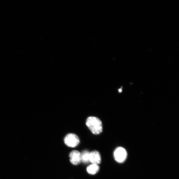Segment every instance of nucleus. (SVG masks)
Segmentation results:
<instances>
[{
	"label": "nucleus",
	"instance_id": "obj_1",
	"mask_svg": "<svg viewBox=\"0 0 179 179\" xmlns=\"http://www.w3.org/2000/svg\"><path fill=\"white\" fill-rule=\"evenodd\" d=\"M86 125L94 134L98 135L103 131L101 121L97 117H89L87 120Z\"/></svg>",
	"mask_w": 179,
	"mask_h": 179
},
{
	"label": "nucleus",
	"instance_id": "obj_2",
	"mask_svg": "<svg viewBox=\"0 0 179 179\" xmlns=\"http://www.w3.org/2000/svg\"><path fill=\"white\" fill-rule=\"evenodd\" d=\"M65 144L68 146L74 148L78 146L80 142L79 137L73 134H69L66 136L64 139Z\"/></svg>",
	"mask_w": 179,
	"mask_h": 179
},
{
	"label": "nucleus",
	"instance_id": "obj_3",
	"mask_svg": "<svg viewBox=\"0 0 179 179\" xmlns=\"http://www.w3.org/2000/svg\"><path fill=\"white\" fill-rule=\"evenodd\" d=\"M114 157L117 162L120 163H123L127 157V152L123 148H117L114 152Z\"/></svg>",
	"mask_w": 179,
	"mask_h": 179
},
{
	"label": "nucleus",
	"instance_id": "obj_4",
	"mask_svg": "<svg viewBox=\"0 0 179 179\" xmlns=\"http://www.w3.org/2000/svg\"><path fill=\"white\" fill-rule=\"evenodd\" d=\"M69 157L72 164L77 165L81 162V153L78 151L74 150L70 153Z\"/></svg>",
	"mask_w": 179,
	"mask_h": 179
},
{
	"label": "nucleus",
	"instance_id": "obj_5",
	"mask_svg": "<svg viewBox=\"0 0 179 179\" xmlns=\"http://www.w3.org/2000/svg\"><path fill=\"white\" fill-rule=\"evenodd\" d=\"M90 162L92 164L98 165L101 161V158L100 153L97 151H93L90 152Z\"/></svg>",
	"mask_w": 179,
	"mask_h": 179
},
{
	"label": "nucleus",
	"instance_id": "obj_6",
	"mask_svg": "<svg viewBox=\"0 0 179 179\" xmlns=\"http://www.w3.org/2000/svg\"><path fill=\"white\" fill-rule=\"evenodd\" d=\"M100 169L98 165L92 164L87 168V171L90 175H94L98 172Z\"/></svg>",
	"mask_w": 179,
	"mask_h": 179
},
{
	"label": "nucleus",
	"instance_id": "obj_7",
	"mask_svg": "<svg viewBox=\"0 0 179 179\" xmlns=\"http://www.w3.org/2000/svg\"><path fill=\"white\" fill-rule=\"evenodd\" d=\"M90 152L87 150H84L81 153V162L84 163H87L90 162Z\"/></svg>",
	"mask_w": 179,
	"mask_h": 179
},
{
	"label": "nucleus",
	"instance_id": "obj_8",
	"mask_svg": "<svg viewBox=\"0 0 179 179\" xmlns=\"http://www.w3.org/2000/svg\"><path fill=\"white\" fill-rule=\"evenodd\" d=\"M122 90L121 88H120V89L119 90V91L120 92H121Z\"/></svg>",
	"mask_w": 179,
	"mask_h": 179
}]
</instances>
